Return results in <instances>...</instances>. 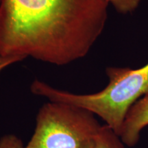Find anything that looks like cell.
<instances>
[{
    "label": "cell",
    "mask_w": 148,
    "mask_h": 148,
    "mask_svg": "<svg viewBox=\"0 0 148 148\" xmlns=\"http://www.w3.org/2000/svg\"><path fill=\"white\" fill-rule=\"evenodd\" d=\"M112 5L118 12L126 14L132 13L137 9L142 0H103Z\"/></svg>",
    "instance_id": "cell-6"
},
{
    "label": "cell",
    "mask_w": 148,
    "mask_h": 148,
    "mask_svg": "<svg viewBox=\"0 0 148 148\" xmlns=\"http://www.w3.org/2000/svg\"><path fill=\"white\" fill-rule=\"evenodd\" d=\"M94 148H125L119 136L106 124L101 126Z\"/></svg>",
    "instance_id": "cell-5"
},
{
    "label": "cell",
    "mask_w": 148,
    "mask_h": 148,
    "mask_svg": "<svg viewBox=\"0 0 148 148\" xmlns=\"http://www.w3.org/2000/svg\"><path fill=\"white\" fill-rule=\"evenodd\" d=\"M0 148H25V146L17 136L9 134L0 139Z\"/></svg>",
    "instance_id": "cell-7"
},
{
    "label": "cell",
    "mask_w": 148,
    "mask_h": 148,
    "mask_svg": "<svg viewBox=\"0 0 148 148\" xmlns=\"http://www.w3.org/2000/svg\"><path fill=\"white\" fill-rule=\"evenodd\" d=\"M103 0H0V56L57 66L84 58L102 34Z\"/></svg>",
    "instance_id": "cell-1"
},
{
    "label": "cell",
    "mask_w": 148,
    "mask_h": 148,
    "mask_svg": "<svg viewBox=\"0 0 148 148\" xmlns=\"http://www.w3.org/2000/svg\"><path fill=\"white\" fill-rule=\"evenodd\" d=\"M101 125L89 111L48 101L39 109L25 148H94Z\"/></svg>",
    "instance_id": "cell-3"
},
{
    "label": "cell",
    "mask_w": 148,
    "mask_h": 148,
    "mask_svg": "<svg viewBox=\"0 0 148 148\" xmlns=\"http://www.w3.org/2000/svg\"><path fill=\"white\" fill-rule=\"evenodd\" d=\"M106 72L108 84L94 93H73L39 79L32 83L31 92L48 101L69 103L89 111L119 135L130 108L148 95V62L137 69L110 66Z\"/></svg>",
    "instance_id": "cell-2"
},
{
    "label": "cell",
    "mask_w": 148,
    "mask_h": 148,
    "mask_svg": "<svg viewBox=\"0 0 148 148\" xmlns=\"http://www.w3.org/2000/svg\"><path fill=\"white\" fill-rule=\"evenodd\" d=\"M147 125L148 95H146L130 108L119 136L124 145L133 147L138 142L140 132Z\"/></svg>",
    "instance_id": "cell-4"
},
{
    "label": "cell",
    "mask_w": 148,
    "mask_h": 148,
    "mask_svg": "<svg viewBox=\"0 0 148 148\" xmlns=\"http://www.w3.org/2000/svg\"><path fill=\"white\" fill-rule=\"evenodd\" d=\"M19 62V60L14 58H2L0 56V72L11 64Z\"/></svg>",
    "instance_id": "cell-8"
}]
</instances>
